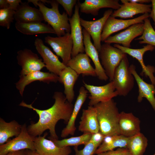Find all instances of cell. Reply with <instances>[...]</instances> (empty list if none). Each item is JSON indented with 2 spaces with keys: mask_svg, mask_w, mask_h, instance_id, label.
I'll use <instances>...</instances> for the list:
<instances>
[{
  "mask_svg": "<svg viewBox=\"0 0 155 155\" xmlns=\"http://www.w3.org/2000/svg\"><path fill=\"white\" fill-rule=\"evenodd\" d=\"M28 2H22L15 11L14 18L16 22L27 23L44 21L39 9L30 6Z\"/></svg>",
  "mask_w": 155,
  "mask_h": 155,
  "instance_id": "cell-23",
  "label": "cell"
},
{
  "mask_svg": "<svg viewBox=\"0 0 155 155\" xmlns=\"http://www.w3.org/2000/svg\"><path fill=\"white\" fill-rule=\"evenodd\" d=\"M34 45L38 53L42 57L46 69L49 72L59 76L67 66L60 61L57 56L54 54L49 47L44 45L41 38H36Z\"/></svg>",
  "mask_w": 155,
  "mask_h": 155,
  "instance_id": "cell-10",
  "label": "cell"
},
{
  "mask_svg": "<svg viewBox=\"0 0 155 155\" xmlns=\"http://www.w3.org/2000/svg\"><path fill=\"white\" fill-rule=\"evenodd\" d=\"M28 2L32 3L38 6L42 13L44 21L48 23L55 31L57 36H63L66 33L71 32L69 18L67 13L64 12L61 14L59 9V3L57 0H50L51 7H46L41 0H28Z\"/></svg>",
  "mask_w": 155,
  "mask_h": 155,
  "instance_id": "cell-2",
  "label": "cell"
},
{
  "mask_svg": "<svg viewBox=\"0 0 155 155\" xmlns=\"http://www.w3.org/2000/svg\"><path fill=\"white\" fill-rule=\"evenodd\" d=\"M130 71L133 75L138 87L139 94L137 100L141 102L143 98L148 101L155 111V87L152 84H148L144 81L137 73L135 66L131 64L129 66Z\"/></svg>",
  "mask_w": 155,
  "mask_h": 155,
  "instance_id": "cell-21",
  "label": "cell"
},
{
  "mask_svg": "<svg viewBox=\"0 0 155 155\" xmlns=\"http://www.w3.org/2000/svg\"><path fill=\"white\" fill-rule=\"evenodd\" d=\"M153 155H155V153Z\"/></svg>",
  "mask_w": 155,
  "mask_h": 155,
  "instance_id": "cell-45",
  "label": "cell"
},
{
  "mask_svg": "<svg viewBox=\"0 0 155 155\" xmlns=\"http://www.w3.org/2000/svg\"><path fill=\"white\" fill-rule=\"evenodd\" d=\"M83 83L84 87L90 93L89 106H94L100 102L109 101L118 95L113 81L100 86L88 84L84 81Z\"/></svg>",
  "mask_w": 155,
  "mask_h": 155,
  "instance_id": "cell-9",
  "label": "cell"
},
{
  "mask_svg": "<svg viewBox=\"0 0 155 155\" xmlns=\"http://www.w3.org/2000/svg\"><path fill=\"white\" fill-rule=\"evenodd\" d=\"M140 121L131 113H120L119 128L120 135L130 137L140 132Z\"/></svg>",
  "mask_w": 155,
  "mask_h": 155,
  "instance_id": "cell-19",
  "label": "cell"
},
{
  "mask_svg": "<svg viewBox=\"0 0 155 155\" xmlns=\"http://www.w3.org/2000/svg\"><path fill=\"white\" fill-rule=\"evenodd\" d=\"M79 75L70 67H67L58 76V82L63 85L65 96L70 103L72 102L74 99V86Z\"/></svg>",
  "mask_w": 155,
  "mask_h": 155,
  "instance_id": "cell-27",
  "label": "cell"
},
{
  "mask_svg": "<svg viewBox=\"0 0 155 155\" xmlns=\"http://www.w3.org/2000/svg\"><path fill=\"white\" fill-rule=\"evenodd\" d=\"M82 32L85 52L91 59L94 64L96 76L100 80L106 81L108 78L101 64L99 52L92 42L89 34L84 28L82 30Z\"/></svg>",
  "mask_w": 155,
  "mask_h": 155,
  "instance_id": "cell-20",
  "label": "cell"
},
{
  "mask_svg": "<svg viewBox=\"0 0 155 155\" xmlns=\"http://www.w3.org/2000/svg\"><path fill=\"white\" fill-rule=\"evenodd\" d=\"M44 41L51 47L57 55L61 58L62 63L67 66L71 59L73 46L71 33H66L63 36L56 37L48 36L44 38Z\"/></svg>",
  "mask_w": 155,
  "mask_h": 155,
  "instance_id": "cell-6",
  "label": "cell"
},
{
  "mask_svg": "<svg viewBox=\"0 0 155 155\" xmlns=\"http://www.w3.org/2000/svg\"><path fill=\"white\" fill-rule=\"evenodd\" d=\"M144 30L140 37L135 39L139 40L140 44H146L155 46V30L148 18L144 20Z\"/></svg>",
  "mask_w": 155,
  "mask_h": 155,
  "instance_id": "cell-33",
  "label": "cell"
},
{
  "mask_svg": "<svg viewBox=\"0 0 155 155\" xmlns=\"http://www.w3.org/2000/svg\"><path fill=\"white\" fill-rule=\"evenodd\" d=\"M88 91L84 86H81L79 91V94L74 105L73 111L70 118L66 127L62 130L61 137H65L69 135H73L75 132V120L83 104L87 97Z\"/></svg>",
  "mask_w": 155,
  "mask_h": 155,
  "instance_id": "cell-26",
  "label": "cell"
},
{
  "mask_svg": "<svg viewBox=\"0 0 155 155\" xmlns=\"http://www.w3.org/2000/svg\"><path fill=\"white\" fill-rule=\"evenodd\" d=\"M113 12L112 9H108L104 12L102 18L92 21H87L81 18H80L81 26L91 37L93 44L98 52L101 46V38L103 28L107 20Z\"/></svg>",
  "mask_w": 155,
  "mask_h": 155,
  "instance_id": "cell-14",
  "label": "cell"
},
{
  "mask_svg": "<svg viewBox=\"0 0 155 155\" xmlns=\"http://www.w3.org/2000/svg\"><path fill=\"white\" fill-rule=\"evenodd\" d=\"M126 55L121 50L111 44L104 43L101 44L99 52V58L110 82L113 81L116 68Z\"/></svg>",
  "mask_w": 155,
  "mask_h": 155,
  "instance_id": "cell-4",
  "label": "cell"
},
{
  "mask_svg": "<svg viewBox=\"0 0 155 155\" xmlns=\"http://www.w3.org/2000/svg\"><path fill=\"white\" fill-rule=\"evenodd\" d=\"M129 2L142 4H145V3L151 2L150 0H129Z\"/></svg>",
  "mask_w": 155,
  "mask_h": 155,
  "instance_id": "cell-43",
  "label": "cell"
},
{
  "mask_svg": "<svg viewBox=\"0 0 155 155\" xmlns=\"http://www.w3.org/2000/svg\"><path fill=\"white\" fill-rule=\"evenodd\" d=\"M9 8V4L7 0H0V8L1 9Z\"/></svg>",
  "mask_w": 155,
  "mask_h": 155,
  "instance_id": "cell-42",
  "label": "cell"
},
{
  "mask_svg": "<svg viewBox=\"0 0 155 155\" xmlns=\"http://www.w3.org/2000/svg\"><path fill=\"white\" fill-rule=\"evenodd\" d=\"M20 79L15 83L16 87L21 96H23L26 87L31 83L39 81L47 84L58 82L59 76L50 72L37 71L24 75L19 76Z\"/></svg>",
  "mask_w": 155,
  "mask_h": 155,
  "instance_id": "cell-17",
  "label": "cell"
},
{
  "mask_svg": "<svg viewBox=\"0 0 155 155\" xmlns=\"http://www.w3.org/2000/svg\"><path fill=\"white\" fill-rule=\"evenodd\" d=\"M144 30V23L132 25L125 30L113 36H109L104 41L105 43L120 44L123 46L130 48L132 41L141 36Z\"/></svg>",
  "mask_w": 155,
  "mask_h": 155,
  "instance_id": "cell-15",
  "label": "cell"
},
{
  "mask_svg": "<svg viewBox=\"0 0 155 155\" xmlns=\"http://www.w3.org/2000/svg\"><path fill=\"white\" fill-rule=\"evenodd\" d=\"M97 155H131L127 148H118L115 150H111L99 153Z\"/></svg>",
  "mask_w": 155,
  "mask_h": 155,
  "instance_id": "cell-37",
  "label": "cell"
},
{
  "mask_svg": "<svg viewBox=\"0 0 155 155\" xmlns=\"http://www.w3.org/2000/svg\"><path fill=\"white\" fill-rule=\"evenodd\" d=\"M80 7L79 3L75 6L74 13L71 17L69 18L71 27V34L72 36L73 46L71 57H74L78 54L85 52L84 44V37L80 22L79 13Z\"/></svg>",
  "mask_w": 155,
  "mask_h": 155,
  "instance_id": "cell-12",
  "label": "cell"
},
{
  "mask_svg": "<svg viewBox=\"0 0 155 155\" xmlns=\"http://www.w3.org/2000/svg\"><path fill=\"white\" fill-rule=\"evenodd\" d=\"M6 155H26L24 150L10 152Z\"/></svg>",
  "mask_w": 155,
  "mask_h": 155,
  "instance_id": "cell-41",
  "label": "cell"
},
{
  "mask_svg": "<svg viewBox=\"0 0 155 155\" xmlns=\"http://www.w3.org/2000/svg\"><path fill=\"white\" fill-rule=\"evenodd\" d=\"M45 133L43 136L33 137L36 152L40 155H69L71 152L69 146L59 147L50 140L45 137Z\"/></svg>",
  "mask_w": 155,
  "mask_h": 155,
  "instance_id": "cell-16",
  "label": "cell"
},
{
  "mask_svg": "<svg viewBox=\"0 0 155 155\" xmlns=\"http://www.w3.org/2000/svg\"><path fill=\"white\" fill-rule=\"evenodd\" d=\"M90 61L86 53H80L72 57L67 66L70 67L79 75L96 77L95 69L91 65Z\"/></svg>",
  "mask_w": 155,
  "mask_h": 155,
  "instance_id": "cell-24",
  "label": "cell"
},
{
  "mask_svg": "<svg viewBox=\"0 0 155 155\" xmlns=\"http://www.w3.org/2000/svg\"><path fill=\"white\" fill-rule=\"evenodd\" d=\"M148 144V140L141 132L129 137L127 148L131 155H143Z\"/></svg>",
  "mask_w": 155,
  "mask_h": 155,
  "instance_id": "cell-31",
  "label": "cell"
},
{
  "mask_svg": "<svg viewBox=\"0 0 155 155\" xmlns=\"http://www.w3.org/2000/svg\"><path fill=\"white\" fill-rule=\"evenodd\" d=\"M53 98L55 101L53 106L45 110H40L34 107L23 101L19 105L32 109L38 115V122L32 123L27 127L28 133L33 137L41 136L46 130H49L50 134L49 139L58 140L55 127L58 121L63 120L67 124L72 113L74 105L68 102L65 96L60 92H55Z\"/></svg>",
  "mask_w": 155,
  "mask_h": 155,
  "instance_id": "cell-1",
  "label": "cell"
},
{
  "mask_svg": "<svg viewBox=\"0 0 155 155\" xmlns=\"http://www.w3.org/2000/svg\"><path fill=\"white\" fill-rule=\"evenodd\" d=\"M25 149L35 151L33 137L28 133L24 124L22 125L21 131L18 136L0 145V155H6L10 152Z\"/></svg>",
  "mask_w": 155,
  "mask_h": 155,
  "instance_id": "cell-7",
  "label": "cell"
},
{
  "mask_svg": "<svg viewBox=\"0 0 155 155\" xmlns=\"http://www.w3.org/2000/svg\"><path fill=\"white\" fill-rule=\"evenodd\" d=\"M22 125L13 120L7 122L0 118V145L7 142L9 139L18 136L20 133Z\"/></svg>",
  "mask_w": 155,
  "mask_h": 155,
  "instance_id": "cell-30",
  "label": "cell"
},
{
  "mask_svg": "<svg viewBox=\"0 0 155 155\" xmlns=\"http://www.w3.org/2000/svg\"><path fill=\"white\" fill-rule=\"evenodd\" d=\"M105 137L99 131L98 132L92 134L89 142L93 143L98 148L102 142Z\"/></svg>",
  "mask_w": 155,
  "mask_h": 155,
  "instance_id": "cell-38",
  "label": "cell"
},
{
  "mask_svg": "<svg viewBox=\"0 0 155 155\" xmlns=\"http://www.w3.org/2000/svg\"><path fill=\"white\" fill-rule=\"evenodd\" d=\"M15 26L18 31L26 35H33L45 33L56 34L55 31L50 25L40 22H16Z\"/></svg>",
  "mask_w": 155,
  "mask_h": 155,
  "instance_id": "cell-28",
  "label": "cell"
},
{
  "mask_svg": "<svg viewBox=\"0 0 155 155\" xmlns=\"http://www.w3.org/2000/svg\"><path fill=\"white\" fill-rule=\"evenodd\" d=\"M118 0H85L83 3H79L80 11L86 14H90L94 16L98 14L100 9L109 8L118 9L121 5Z\"/></svg>",
  "mask_w": 155,
  "mask_h": 155,
  "instance_id": "cell-25",
  "label": "cell"
},
{
  "mask_svg": "<svg viewBox=\"0 0 155 155\" xmlns=\"http://www.w3.org/2000/svg\"><path fill=\"white\" fill-rule=\"evenodd\" d=\"M25 152L26 155H40L35 151H32L27 149Z\"/></svg>",
  "mask_w": 155,
  "mask_h": 155,
  "instance_id": "cell-44",
  "label": "cell"
},
{
  "mask_svg": "<svg viewBox=\"0 0 155 155\" xmlns=\"http://www.w3.org/2000/svg\"><path fill=\"white\" fill-rule=\"evenodd\" d=\"M79 131L92 134L100 131V127L96 109L94 106H89L83 109L79 122Z\"/></svg>",
  "mask_w": 155,
  "mask_h": 155,
  "instance_id": "cell-22",
  "label": "cell"
},
{
  "mask_svg": "<svg viewBox=\"0 0 155 155\" xmlns=\"http://www.w3.org/2000/svg\"><path fill=\"white\" fill-rule=\"evenodd\" d=\"M98 148L93 143L89 141L84 145V147L82 150H79L78 146H75V155H93Z\"/></svg>",
  "mask_w": 155,
  "mask_h": 155,
  "instance_id": "cell-35",
  "label": "cell"
},
{
  "mask_svg": "<svg viewBox=\"0 0 155 155\" xmlns=\"http://www.w3.org/2000/svg\"><path fill=\"white\" fill-rule=\"evenodd\" d=\"M151 2L152 9L149 13V17L152 18L154 22V29L155 30V0H151Z\"/></svg>",
  "mask_w": 155,
  "mask_h": 155,
  "instance_id": "cell-40",
  "label": "cell"
},
{
  "mask_svg": "<svg viewBox=\"0 0 155 155\" xmlns=\"http://www.w3.org/2000/svg\"><path fill=\"white\" fill-rule=\"evenodd\" d=\"M59 4L63 7L66 13L70 18L73 14V9L74 6L76 5L77 2V0H56Z\"/></svg>",
  "mask_w": 155,
  "mask_h": 155,
  "instance_id": "cell-36",
  "label": "cell"
},
{
  "mask_svg": "<svg viewBox=\"0 0 155 155\" xmlns=\"http://www.w3.org/2000/svg\"><path fill=\"white\" fill-rule=\"evenodd\" d=\"M121 1L123 4L119 8L113 12L111 16L125 19L132 18L139 14L150 13L151 11L150 4L133 3L129 2L128 0Z\"/></svg>",
  "mask_w": 155,
  "mask_h": 155,
  "instance_id": "cell-18",
  "label": "cell"
},
{
  "mask_svg": "<svg viewBox=\"0 0 155 155\" xmlns=\"http://www.w3.org/2000/svg\"><path fill=\"white\" fill-rule=\"evenodd\" d=\"M7 1L9 4V8L15 11L22 2L21 0H7Z\"/></svg>",
  "mask_w": 155,
  "mask_h": 155,
  "instance_id": "cell-39",
  "label": "cell"
},
{
  "mask_svg": "<svg viewBox=\"0 0 155 155\" xmlns=\"http://www.w3.org/2000/svg\"><path fill=\"white\" fill-rule=\"evenodd\" d=\"M113 46L122 51L124 53L128 54L133 57L136 59L140 63L142 68V75L144 74L147 77L150 78L152 84L155 86V77L153 73L155 71L154 67L152 66L145 64L143 61V56L145 53L148 51H152L155 49L154 46L147 44L143 47L139 49H133L130 48H127L118 44H115Z\"/></svg>",
  "mask_w": 155,
  "mask_h": 155,
  "instance_id": "cell-13",
  "label": "cell"
},
{
  "mask_svg": "<svg viewBox=\"0 0 155 155\" xmlns=\"http://www.w3.org/2000/svg\"><path fill=\"white\" fill-rule=\"evenodd\" d=\"M92 134L88 132L84 133L79 136L73 137L61 140L49 139L53 141L56 146L61 147L70 146H78L80 145H86L90 141Z\"/></svg>",
  "mask_w": 155,
  "mask_h": 155,
  "instance_id": "cell-32",
  "label": "cell"
},
{
  "mask_svg": "<svg viewBox=\"0 0 155 155\" xmlns=\"http://www.w3.org/2000/svg\"><path fill=\"white\" fill-rule=\"evenodd\" d=\"M149 17V13H145L129 20L117 19L111 15L106 21L103 28L101 35V41L104 42L111 34L126 29L132 25L144 23V20Z\"/></svg>",
  "mask_w": 155,
  "mask_h": 155,
  "instance_id": "cell-11",
  "label": "cell"
},
{
  "mask_svg": "<svg viewBox=\"0 0 155 155\" xmlns=\"http://www.w3.org/2000/svg\"><path fill=\"white\" fill-rule=\"evenodd\" d=\"M15 11L10 8L0 9V26L7 29L10 28L14 20Z\"/></svg>",
  "mask_w": 155,
  "mask_h": 155,
  "instance_id": "cell-34",
  "label": "cell"
},
{
  "mask_svg": "<svg viewBox=\"0 0 155 155\" xmlns=\"http://www.w3.org/2000/svg\"><path fill=\"white\" fill-rule=\"evenodd\" d=\"M16 59L18 64L21 67L20 75H24L40 71L45 65L43 60L31 50L24 49L18 51Z\"/></svg>",
  "mask_w": 155,
  "mask_h": 155,
  "instance_id": "cell-8",
  "label": "cell"
},
{
  "mask_svg": "<svg viewBox=\"0 0 155 155\" xmlns=\"http://www.w3.org/2000/svg\"><path fill=\"white\" fill-rule=\"evenodd\" d=\"M96 108L100 127V132L105 136L120 135L119 120L120 113L117 103L113 99L100 102Z\"/></svg>",
  "mask_w": 155,
  "mask_h": 155,
  "instance_id": "cell-3",
  "label": "cell"
},
{
  "mask_svg": "<svg viewBox=\"0 0 155 155\" xmlns=\"http://www.w3.org/2000/svg\"><path fill=\"white\" fill-rule=\"evenodd\" d=\"M134 78L129 69V62L126 55L116 68L113 81L118 95L127 96L133 88Z\"/></svg>",
  "mask_w": 155,
  "mask_h": 155,
  "instance_id": "cell-5",
  "label": "cell"
},
{
  "mask_svg": "<svg viewBox=\"0 0 155 155\" xmlns=\"http://www.w3.org/2000/svg\"><path fill=\"white\" fill-rule=\"evenodd\" d=\"M129 139V137L121 135L106 136L94 154L114 150L117 148H127Z\"/></svg>",
  "mask_w": 155,
  "mask_h": 155,
  "instance_id": "cell-29",
  "label": "cell"
}]
</instances>
